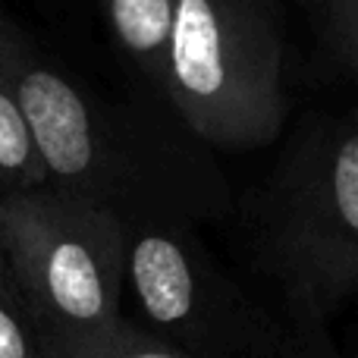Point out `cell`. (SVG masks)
<instances>
[{"mask_svg":"<svg viewBox=\"0 0 358 358\" xmlns=\"http://www.w3.org/2000/svg\"><path fill=\"white\" fill-rule=\"evenodd\" d=\"M258 252L302 340L343 299L358 296V110L302 138L277 170Z\"/></svg>","mask_w":358,"mask_h":358,"instance_id":"cell-3","label":"cell"},{"mask_svg":"<svg viewBox=\"0 0 358 358\" xmlns=\"http://www.w3.org/2000/svg\"><path fill=\"white\" fill-rule=\"evenodd\" d=\"M101 6L120 48L157 88H164L167 44L179 0H101Z\"/></svg>","mask_w":358,"mask_h":358,"instance_id":"cell-6","label":"cell"},{"mask_svg":"<svg viewBox=\"0 0 358 358\" xmlns=\"http://www.w3.org/2000/svg\"><path fill=\"white\" fill-rule=\"evenodd\" d=\"M126 289L151 334L192 358H302L305 340L286 334L220 267L192 227L123 220Z\"/></svg>","mask_w":358,"mask_h":358,"instance_id":"cell-5","label":"cell"},{"mask_svg":"<svg viewBox=\"0 0 358 358\" xmlns=\"http://www.w3.org/2000/svg\"><path fill=\"white\" fill-rule=\"evenodd\" d=\"M161 92L201 145L273 142L286 117L273 13L261 0H179Z\"/></svg>","mask_w":358,"mask_h":358,"instance_id":"cell-4","label":"cell"},{"mask_svg":"<svg viewBox=\"0 0 358 358\" xmlns=\"http://www.w3.org/2000/svg\"><path fill=\"white\" fill-rule=\"evenodd\" d=\"M101 358H192V355H185L182 349L170 346L167 340L155 336L151 330H142L138 324L126 321L123 334L113 340V346Z\"/></svg>","mask_w":358,"mask_h":358,"instance_id":"cell-9","label":"cell"},{"mask_svg":"<svg viewBox=\"0 0 358 358\" xmlns=\"http://www.w3.org/2000/svg\"><path fill=\"white\" fill-rule=\"evenodd\" d=\"M0 245L48 358H101L123 334L126 227L50 185L0 195Z\"/></svg>","mask_w":358,"mask_h":358,"instance_id":"cell-2","label":"cell"},{"mask_svg":"<svg viewBox=\"0 0 358 358\" xmlns=\"http://www.w3.org/2000/svg\"><path fill=\"white\" fill-rule=\"evenodd\" d=\"M0 358H48L3 245H0Z\"/></svg>","mask_w":358,"mask_h":358,"instance_id":"cell-8","label":"cell"},{"mask_svg":"<svg viewBox=\"0 0 358 358\" xmlns=\"http://www.w3.org/2000/svg\"><path fill=\"white\" fill-rule=\"evenodd\" d=\"M330 41L358 73V0H330Z\"/></svg>","mask_w":358,"mask_h":358,"instance_id":"cell-10","label":"cell"},{"mask_svg":"<svg viewBox=\"0 0 358 358\" xmlns=\"http://www.w3.org/2000/svg\"><path fill=\"white\" fill-rule=\"evenodd\" d=\"M0 73L57 192L98 201L123 220H210L229 185L208 155L155 117L94 101L0 13Z\"/></svg>","mask_w":358,"mask_h":358,"instance_id":"cell-1","label":"cell"},{"mask_svg":"<svg viewBox=\"0 0 358 358\" xmlns=\"http://www.w3.org/2000/svg\"><path fill=\"white\" fill-rule=\"evenodd\" d=\"M48 185V173L38 157L35 138L29 132L22 110L0 73V195L31 192Z\"/></svg>","mask_w":358,"mask_h":358,"instance_id":"cell-7","label":"cell"}]
</instances>
